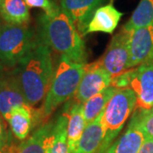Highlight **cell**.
<instances>
[{"instance_id":"cell-1","label":"cell","mask_w":153,"mask_h":153,"mask_svg":"<svg viewBox=\"0 0 153 153\" xmlns=\"http://www.w3.org/2000/svg\"><path fill=\"white\" fill-rule=\"evenodd\" d=\"M33 49L12 71L30 106L44 100L54 77L50 49L38 38Z\"/></svg>"},{"instance_id":"cell-2","label":"cell","mask_w":153,"mask_h":153,"mask_svg":"<svg viewBox=\"0 0 153 153\" xmlns=\"http://www.w3.org/2000/svg\"><path fill=\"white\" fill-rule=\"evenodd\" d=\"M38 36L49 49L61 56L85 64L88 55L84 41L71 19L60 9L39 16Z\"/></svg>"},{"instance_id":"cell-3","label":"cell","mask_w":153,"mask_h":153,"mask_svg":"<svg viewBox=\"0 0 153 153\" xmlns=\"http://www.w3.org/2000/svg\"><path fill=\"white\" fill-rule=\"evenodd\" d=\"M86 64L76 63L60 56L49 91L44 100L40 116L47 118L59 105L73 96L85 71Z\"/></svg>"},{"instance_id":"cell-4","label":"cell","mask_w":153,"mask_h":153,"mask_svg":"<svg viewBox=\"0 0 153 153\" xmlns=\"http://www.w3.org/2000/svg\"><path fill=\"white\" fill-rule=\"evenodd\" d=\"M38 37L26 25L3 24L0 28V63L14 69L33 49Z\"/></svg>"},{"instance_id":"cell-5","label":"cell","mask_w":153,"mask_h":153,"mask_svg":"<svg viewBox=\"0 0 153 153\" xmlns=\"http://www.w3.org/2000/svg\"><path fill=\"white\" fill-rule=\"evenodd\" d=\"M136 97L129 88H117L102 112L105 135L98 153H105L135 108Z\"/></svg>"},{"instance_id":"cell-6","label":"cell","mask_w":153,"mask_h":153,"mask_svg":"<svg viewBox=\"0 0 153 153\" xmlns=\"http://www.w3.org/2000/svg\"><path fill=\"white\" fill-rule=\"evenodd\" d=\"M112 76L104 68L101 60L85 66V71L75 94L76 102L84 104L88 99L111 85Z\"/></svg>"},{"instance_id":"cell-7","label":"cell","mask_w":153,"mask_h":153,"mask_svg":"<svg viewBox=\"0 0 153 153\" xmlns=\"http://www.w3.org/2000/svg\"><path fill=\"white\" fill-rule=\"evenodd\" d=\"M101 63L111 76H117L128 70V32L123 28L112 38L101 59Z\"/></svg>"},{"instance_id":"cell-8","label":"cell","mask_w":153,"mask_h":153,"mask_svg":"<svg viewBox=\"0 0 153 153\" xmlns=\"http://www.w3.org/2000/svg\"><path fill=\"white\" fill-rule=\"evenodd\" d=\"M128 69L153 63V25L128 32Z\"/></svg>"},{"instance_id":"cell-9","label":"cell","mask_w":153,"mask_h":153,"mask_svg":"<svg viewBox=\"0 0 153 153\" xmlns=\"http://www.w3.org/2000/svg\"><path fill=\"white\" fill-rule=\"evenodd\" d=\"M128 88L136 97V109L153 107V63H146L131 68Z\"/></svg>"},{"instance_id":"cell-10","label":"cell","mask_w":153,"mask_h":153,"mask_svg":"<svg viewBox=\"0 0 153 153\" xmlns=\"http://www.w3.org/2000/svg\"><path fill=\"white\" fill-rule=\"evenodd\" d=\"M104 0H60V10L73 22L81 36L86 35L88 23Z\"/></svg>"},{"instance_id":"cell-11","label":"cell","mask_w":153,"mask_h":153,"mask_svg":"<svg viewBox=\"0 0 153 153\" xmlns=\"http://www.w3.org/2000/svg\"><path fill=\"white\" fill-rule=\"evenodd\" d=\"M29 105L14 71L4 73L0 78V114L7 121L11 111L17 106Z\"/></svg>"},{"instance_id":"cell-12","label":"cell","mask_w":153,"mask_h":153,"mask_svg":"<svg viewBox=\"0 0 153 153\" xmlns=\"http://www.w3.org/2000/svg\"><path fill=\"white\" fill-rule=\"evenodd\" d=\"M146 135L142 131L136 112L132 117L125 133L111 146L105 153H139Z\"/></svg>"},{"instance_id":"cell-13","label":"cell","mask_w":153,"mask_h":153,"mask_svg":"<svg viewBox=\"0 0 153 153\" xmlns=\"http://www.w3.org/2000/svg\"><path fill=\"white\" fill-rule=\"evenodd\" d=\"M123 15L111 3L99 7L88 23L86 34L92 33H112L117 27Z\"/></svg>"},{"instance_id":"cell-14","label":"cell","mask_w":153,"mask_h":153,"mask_svg":"<svg viewBox=\"0 0 153 153\" xmlns=\"http://www.w3.org/2000/svg\"><path fill=\"white\" fill-rule=\"evenodd\" d=\"M101 118L102 113L86 126L73 153H95L100 151L105 135V129Z\"/></svg>"},{"instance_id":"cell-15","label":"cell","mask_w":153,"mask_h":153,"mask_svg":"<svg viewBox=\"0 0 153 153\" xmlns=\"http://www.w3.org/2000/svg\"><path fill=\"white\" fill-rule=\"evenodd\" d=\"M67 118V143L70 152L76 150L87 126L83 113V104L75 102L65 112Z\"/></svg>"},{"instance_id":"cell-16","label":"cell","mask_w":153,"mask_h":153,"mask_svg":"<svg viewBox=\"0 0 153 153\" xmlns=\"http://www.w3.org/2000/svg\"><path fill=\"white\" fill-rule=\"evenodd\" d=\"M54 129L55 123L52 122L41 126L18 146L16 153H48Z\"/></svg>"},{"instance_id":"cell-17","label":"cell","mask_w":153,"mask_h":153,"mask_svg":"<svg viewBox=\"0 0 153 153\" xmlns=\"http://www.w3.org/2000/svg\"><path fill=\"white\" fill-rule=\"evenodd\" d=\"M33 109L30 105L17 106L11 111L6 122L18 140H23L28 136L33 124Z\"/></svg>"},{"instance_id":"cell-18","label":"cell","mask_w":153,"mask_h":153,"mask_svg":"<svg viewBox=\"0 0 153 153\" xmlns=\"http://www.w3.org/2000/svg\"><path fill=\"white\" fill-rule=\"evenodd\" d=\"M0 16L8 24L27 25L30 20L29 8L24 0H0Z\"/></svg>"},{"instance_id":"cell-19","label":"cell","mask_w":153,"mask_h":153,"mask_svg":"<svg viewBox=\"0 0 153 153\" xmlns=\"http://www.w3.org/2000/svg\"><path fill=\"white\" fill-rule=\"evenodd\" d=\"M117 88L116 87L110 85L103 91L88 99L83 104V113L87 125L92 123L103 112L105 105L117 91Z\"/></svg>"},{"instance_id":"cell-20","label":"cell","mask_w":153,"mask_h":153,"mask_svg":"<svg viewBox=\"0 0 153 153\" xmlns=\"http://www.w3.org/2000/svg\"><path fill=\"white\" fill-rule=\"evenodd\" d=\"M150 25H153V0H140L129 21L123 28L130 32Z\"/></svg>"},{"instance_id":"cell-21","label":"cell","mask_w":153,"mask_h":153,"mask_svg":"<svg viewBox=\"0 0 153 153\" xmlns=\"http://www.w3.org/2000/svg\"><path fill=\"white\" fill-rule=\"evenodd\" d=\"M48 153H71L67 143V118L65 113L55 122L54 135Z\"/></svg>"},{"instance_id":"cell-22","label":"cell","mask_w":153,"mask_h":153,"mask_svg":"<svg viewBox=\"0 0 153 153\" xmlns=\"http://www.w3.org/2000/svg\"><path fill=\"white\" fill-rule=\"evenodd\" d=\"M135 111L140 126L146 138L153 140V107L148 110H140Z\"/></svg>"},{"instance_id":"cell-23","label":"cell","mask_w":153,"mask_h":153,"mask_svg":"<svg viewBox=\"0 0 153 153\" xmlns=\"http://www.w3.org/2000/svg\"><path fill=\"white\" fill-rule=\"evenodd\" d=\"M28 8H40L44 10L45 14H51L58 10L60 7L51 0H24Z\"/></svg>"},{"instance_id":"cell-24","label":"cell","mask_w":153,"mask_h":153,"mask_svg":"<svg viewBox=\"0 0 153 153\" xmlns=\"http://www.w3.org/2000/svg\"><path fill=\"white\" fill-rule=\"evenodd\" d=\"M9 132L7 130L4 119L0 114V150L4 148L9 144Z\"/></svg>"},{"instance_id":"cell-25","label":"cell","mask_w":153,"mask_h":153,"mask_svg":"<svg viewBox=\"0 0 153 153\" xmlns=\"http://www.w3.org/2000/svg\"><path fill=\"white\" fill-rule=\"evenodd\" d=\"M139 153H153V140L150 139L145 140L142 146L140 148Z\"/></svg>"},{"instance_id":"cell-26","label":"cell","mask_w":153,"mask_h":153,"mask_svg":"<svg viewBox=\"0 0 153 153\" xmlns=\"http://www.w3.org/2000/svg\"><path fill=\"white\" fill-rule=\"evenodd\" d=\"M16 152H17V149H16L14 146H10V147H9L8 153H16Z\"/></svg>"},{"instance_id":"cell-27","label":"cell","mask_w":153,"mask_h":153,"mask_svg":"<svg viewBox=\"0 0 153 153\" xmlns=\"http://www.w3.org/2000/svg\"><path fill=\"white\" fill-rule=\"evenodd\" d=\"M9 147H10V146H9V144L6 146L5 147L3 148L2 150H0V153H8V151H9Z\"/></svg>"},{"instance_id":"cell-28","label":"cell","mask_w":153,"mask_h":153,"mask_svg":"<svg viewBox=\"0 0 153 153\" xmlns=\"http://www.w3.org/2000/svg\"><path fill=\"white\" fill-rule=\"evenodd\" d=\"M4 67L1 65V63H0V78L2 77V76H3V74L4 73Z\"/></svg>"},{"instance_id":"cell-29","label":"cell","mask_w":153,"mask_h":153,"mask_svg":"<svg viewBox=\"0 0 153 153\" xmlns=\"http://www.w3.org/2000/svg\"><path fill=\"white\" fill-rule=\"evenodd\" d=\"M2 18H1V16H0V28H1V27H2Z\"/></svg>"}]
</instances>
